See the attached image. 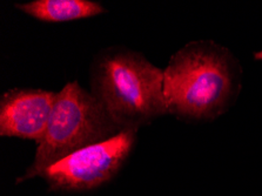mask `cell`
<instances>
[{
	"mask_svg": "<svg viewBox=\"0 0 262 196\" xmlns=\"http://www.w3.org/2000/svg\"><path fill=\"white\" fill-rule=\"evenodd\" d=\"M92 94L122 129L167 114L164 71L130 50H110L94 61Z\"/></svg>",
	"mask_w": 262,
	"mask_h": 196,
	"instance_id": "cell-1",
	"label": "cell"
},
{
	"mask_svg": "<svg viewBox=\"0 0 262 196\" xmlns=\"http://www.w3.org/2000/svg\"><path fill=\"white\" fill-rule=\"evenodd\" d=\"M167 113L184 119L220 115L231 101L234 74L227 53L213 43H189L164 71Z\"/></svg>",
	"mask_w": 262,
	"mask_h": 196,
	"instance_id": "cell-2",
	"label": "cell"
},
{
	"mask_svg": "<svg viewBox=\"0 0 262 196\" xmlns=\"http://www.w3.org/2000/svg\"><path fill=\"white\" fill-rule=\"evenodd\" d=\"M124 130L98 101L77 81L58 92L52 114L35 157L17 183L41 177L47 168L74 151L116 137Z\"/></svg>",
	"mask_w": 262,
	"mask_h": 196,
	"instance_id": "cell-3",
	"label": "cell"
},
{
	"mask_svg": "<svg viewBox=\"0 0 262 196\" xmlns=\"http://www.w3.org/2000/svg\"><path fill=\"white\" fill-rule=\"evenodd\" d=\"M138 128H127L116 137L82 148L43 171L51 189L87 191L112 180L128 158Z\"/></svg>",
	"mask_w": 262,
	"mask_h": 196,
	"instance_id": "cell-4",
	"label": "cell"
},
{
	"mask_svg": "<svg viewBox=\"0 0 262 196\" xmlns=\"http://www.w3.org/2000/svg\"><path fill=\"white\" fill-rule=\"evenodd\" d=\"M57 94L39 89L6 91L0 98V135L40 141Z\"/></svg>",
	"mask_w": 262,
	"mask_h": 196,
	"instance_id": "cell-5",
	"label": "cell"
},
{
	"mask_svg": "<svg viewBox=\"0 0 262 196\" xmlns=\"http://www.w3.org/2000/svg\"><path fill=\"white\" fill-rule=\"evenodd\" d=\"M15 7L25 14L46 23L72 21L106 12L100 4L91 0H34L15 4Z\"/></svg>",
	"mask_w": 262,
	"mask_h": 196,
	"instance_id": "cell-6",
	"label": "cell"
}]
</instances>
